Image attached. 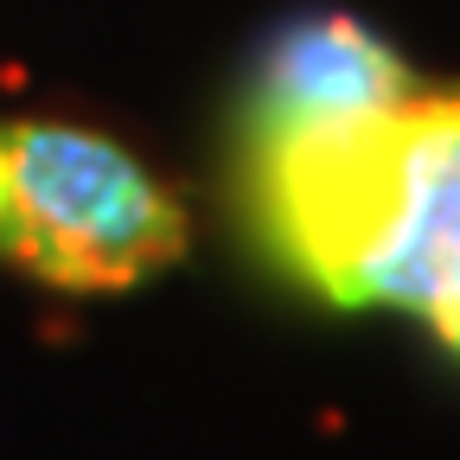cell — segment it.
Listing matches in <instances>:
<instances>
[{"label":"cell","instance_id":"cell-1","mask_svg":"<svg viewBox=\"0 0 460 460\" xmlns=\"http://www.w3.org/2000/svg\"><path fill=\"white\" fill-rule=\"evenodd\" d=\"M192 243V211L109 128L0 115V269L51 295H128Z\"/></svg>","mask_w":460,"mask_h":460},{"label":"cell","instance_id":"cell-2","mask_svg":"<svg viewBox=\"0 0 460 460\" xmlns=\"http://www.w3.org/2000/svg\"><path fill=\"white\" fill-rule=\"evenodd\" d=\"M410 314L460 365V90H416L390 115L345 314Z\"/></svg>","mask_w":460,"mask_h":460},{"label":"cell","instance_id":"cell-3","mask_svg":"<svg viewBox=\"0 0 460 460\" xmlns=\"http://www.w3.org/2000/svg\"><path fill=\"white\" fill-rule=\"evenodd\" d=\"M422 77L410 71L377 26L358 13H295L281 20L230 109V141H269V135H307L332 122L384 115L402 96H416Z\"/></svg>","mask_w":460,"mask_h":460}]
</instances>
